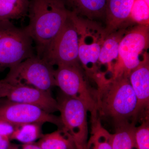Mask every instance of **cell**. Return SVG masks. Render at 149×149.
<instances>
[{
    "mask_svg": "<svg viewBox=\"0 0 149 149\" xmlns=\"http://www.w3.org/2000/svg\"><path fill=\"white\" fill-rule=\"evenodd\" d=\"M54 71L53 65L35 55L10 68L3 80L12 85H27L51 92L56 86Z\"/></svg>",
    "mask_w": 149,
    "mask_h": 149,
    "instance_id": "5b68a950",
    "label": "cell"
},
{
    "mask_svg": "<svg viewBox=\"0 0 149 149\" xmlns=\"http://www.w3.org/2000/svg\"><path fill=\"white\" fill-rule=\"evenodd\" d=\"M6 82L3 80H0V99L6 97L7 92Z\"/></svg>",
    "mask_w": 149,
    "mask_h": 149,
    "instance_id": "484cf974",
    "label": "cell"
},
{
    "mask_svg": "<svg viewBox=\"0 0 149 149\" xmlns=\"http://www.w3.org/2000/svg\"><path fill=\"white\" fill-rule=\"evenodd\" d=\"M79 35L74 22L68 15L63 27L54 39L42 58L52 65H80Z\"/></svg>",
    "mask_w": 149,
    "mask_h": 149,
    "instance_id": "ba28073f",
    "label": "cell"
},
{
    "mask_svg": "<svg viewBox=\"0 0 149 149\" xmlns=\"http://www.w3.org/2000/svg\"><path fill=\"white\" fill-rule=\"evenodd\" d=\"M33 42L26 27L18 28L10 20L0 21V72L35 56Z\"/></svg>",
    "mask_w": 149,
    "mask_h": 149,
    "instance_id": "277c9868",
    "label": "cell"
},
{
    "mask_svg": "<svg viewBox=\"0 0 149 149\" xmlns=\"http://www.w3.org/2000/svg\"><path fill=\"white\" fill-rule=\"evenodd\" d=\"M135 0H107L106 8V27L104 34L106 37L124 25L130 18Z\"/></svg>",
    "mask_w": 149,
    "mask_h": 149,
    "instance_id": "4fadbf2b",
    "label": "cell"
},
{
    "mask_svg": "<svg viewBox=\"0 0 149 149\" xmlns=\"http://www.w3.org/2000/svg\"><path fill=\"white\" fill-rule=\"evenodd\" d=\"M41 125L38 123H27L16 125L10 139L16 140L23 144L32 143L42 136Z\"/></svg>",
    "mask_w": 149,
    "mask_h": 149,
    "instance_id": "ffe728a7",
    "label": "cell"
},
{
    "mask_svg": "<svg viewBox=\"0 0 149 149\" xmlns=\"http://www.w3.org/2000/svg\"><path fill=\"white\" fill-rule=\"evenodd\" d=\"M91 131L86 149H112L113 134L102 125L97 114L91 115Z\"/></svg>",
    "mask_w": 149,
    "mask_h": 149,
    "instance_id": "2e32d148",
    "label": "cell"
},
{
    "mask_svg": "<svg viewBox=\"0 0 149 149\" xmlns=\"http://www.w3.org/2000/svg\"><path fill=\"white\" fill-rule=\"evenodd\" d=\"M0 119L15 125L27 123L42 125L49 123L59 129L63 127L60 117L48 113L35 106L8 100L0 102Z\"/></svg>",
    "mask_w": 149,
    "mask_h": 149,
    "instance_id": "30bf717a",
    "label": "cell"
},
{
    "mask_svg": "<svg viewBox=\"0 0 149 149\" xmlns=\"http://www.w3.org/2000/svg\"><path fill=\"white\" fill-rule=\"evenodd\" d=\"M36 144L42 149H77L72 138L61 129L42 135Z\"/></svg>",
    "mask_w": 149,
    "mask_h": 149,
    "instance_id": "e0dca14e",
    "label": "cell"
},
{
    "mask_svg": "<svg viewBox=\"0 0 149 149\" xmlns=\"http://www.w3.org/2000/svg\"><path fill=\"white\" fill-rule=\"evenodd\" d=\"M10 144L8 137L0 135V149H8Z\"/></svg>",
    "mask_w": 149,
    "mask_h": 149,
    "instance_id": "d4e9b609",
    "label": "cell"
},
{
    "mask_svg": "<svg viewBox=\"0 0 149 149\" xmlns=\"http://www.w3.org/2000/svg\"><path fill=\"white\" fill-rule=\"evenodd\" d=\"M129 19L141 25H149V4L144 0H135Z\"/></svg>",
    "mask_w": 149,
    "mask_h": 149,
    "instance_id": "44dd1931",
    "label": "cell"
},
{
    "mask_svg": "<svg viewBox=\"0 0 149 149\" xmlns=\"http://www.w3.org/2000/svg\"><path fill=\"white\" fill-rule=\"evenodd\" d=\"M129 81L138 101V120L149 117V56L144 55L140 64L129 74Z\"/></svg>",
    "mask_w": 149,
    "mask_h": 149,
    "instance_id": "7c38bea8",
    "label": "cell"
},
{
    "mask_svg": "<svg viewBox=\"0 0 149 149\" xmlns=\"http://www.w3.org/2000/svg\"><path fill=\"white\" fill-rule=\"evenodd\" d=\"M95 90L96 110L100 119L112 122L114 127L138 121V101L125 74L104 78Z\"/></svg>",
    "mask_w": 149,
    "mask_h": 149,
    "instance_id": "6da1fadb",
    "label": "cell"
},
{
    "mask_svg": "<svg viewBox=\"0 0 149 149\" xmlns=\"http://www.w3.org/2000/svg\"><path fill=\"white\" fill-rule=\"evenodd\" d=\"M29 0H0V21L18 19L28 13Z\"/></svg>",
    "mask_w": 149,
    "mask_h": 149,
    "instance_id": "d6986e66",
    "label": "cell"
},
{
    "mask_svg": "<svg viewBox=\"0 0 149 149\" xmlns=\"http://www.w3.org/2000/svg\"><path fill=\"white\" fill-rule=\"evenodd\" d=\"M135 136L136 149H149V117L142 120L141 125L136 127Z\"/></svg>",
    "mask_w": 149,
    "mask_h": 149,
    "instance_id": "7402d4cb",
    "label": "cell"
},
{
    "mask_svg": "<svg viewBox=\"0 0 149 149\" xmlns=\"http://www.w3.org/2000/svg\"><path fill=\"white\" fill-rule=\"evenodd\" d=\"M149 45V25H138L126 32L121 39L119 54L112 76L130 72L141 63Z\"/></svg>",
    "mask_w": 149,
    "mask_h": 149,
    "instance_id": "8992f818",
    "label": "cell"
},
{
    "mask_svg": "<svg viewBox=\"0 0 149 149\" xmlns=\"http://www.w3.org/2000/svg\"><path fill=\"white\" fill-rule=\"evenodd\" d=\"M127 30L124 25L106 37L101 49L99 58L100 66L102 65L108 66L107 71L112 73L113 62L117 60L119 54V45L123 37Z\"/></svg>",
    "mask_w": 149,
    "mask_h": 149,
    "instance_id": "5bb4252c",
    "label": "cell"
},
{
    "mask_svg": "<svg viewBox=\"0 0 149 149\" xmlns=\"http://www.w3.org/2000/svg\"><path fill=\"white\" fill-rule=\"evenodd\" d=\"M15 126L16 125L0 119V135L10 139V136L14 131Z\"/></svg>",
    "mask_w": 149,
    "mask_h": 149,
    "instance_id": "603a6c76",
    "label": "cell"
},
{
    "mask_svg": "<svg viewBox=\"0 0 149 149\" xmlns=\"http://www.w3.org/2000/svg\"><path fill=\"white\" fill-rule=\"evenodd\" d=\"M69 10L93 20L105 15L107 0H63Z\"/></svg>",
    "mask_w": 149,
    "mask_h": 149,
    "instance_id": "9a60e30c",
    "label": "cell"
},
{
    "mask_svg": "<svg viewBox=\"0 0 149 149\" xmlns=\"http://www.w3.org/2000/svg\"><path fill=\"white\" fill-rule=\"evenodd\" d=\"M136 124L126 122L115 127L113 134L112 149H136L135 141Z\"/></svg>",
    "mask_w": 149,
    "mask_h": 149,
    "instance_id": "ac0fdd59",
    "label": "cell"
},
{
    "mask_svg": "<svg viewBox=\"0 0 149 149\" xmlns=\"http://www.w3.org/2000/svg\"><path fill=\"white\" fill-rule=\"evenodd\" d=\"M147 3L149 4V0H144Z\"/></svg>",
    "mask_w": 149,
    "mask_h": 149,
    "instance_id": "4316f807",
    "label": "cell"
},
{
    "mask_svg": "<svg viewBox=\"0 0 149 149\" xmlns=\"http://www.w3.org/2000/svg\"><path fill=\"white\" fill-rule=\"evenodd\" d=\"M58 111L63 127L62 130L69 135L77 149H86L88 141L87 106L83 101L62 95L58 100Z\"/></svg>",
    "mask_w": 149,
    "mask_h": 149,
    "instance_id": "52a82bcc",
    "label": "cell"
},
{
    "mask_svg": "<svg viewBox=\"0 0 149 149\" xmlns=\"http://www.w3.org/2000/svg\"><path fill=\"white\" fill-rule=\"evenodd\" d=\"M63 0H29L26 28L35 43L37 56L42 58L68 18Z\"/></svg>",
    "mask_w": 149,
    "mask_h": 149,
    "instance_id": "7a4b0ae2",
    "label": "cell"
},
{
    "mask_svg": "<svg viewBox=\"0 0 149 149\" xmlns=\"http://www.w3.org/2000/svg\"><path fill=\"white\" fill-rule=\"evenodd\" d=\"M54 77L56 86L63 94L83 101L91 115L97 113L95 90L88 85L80 65L58 66L55 70Z\"/></svg>",
    "mask_w": 149,
    "mask_h": 149,
    "instance_id": "9c48e42d",
    "label": "cell"
},
{
    "mask_svg": "<svg viewBox=\"0 0 149 149\" xmlns=\"http://www.w3.org/2000/svg\"><path fill=\"white\" fill-rule=\"evenodd\" d=\"M69 15L79 33V61L87 77L97 84L105 75L100 70L99 63L100 52L106 37L104 29L93 20L85 19L70 11Z\"/></svg>",
    "mask_w": 149,
    "mask_h": 149,
    "instance_id": "3957f363",
    "label": "cell"
},
{
    "mask_svg": "<svg viewBox=\"0 0 149 149\" xmlns=\"http://www.w3.org/2000/svg\"><path fill=\"white\" fill-rule=\"evenodd\" d=\"M8 149H42L37 144H23L21 146L10 144Z\"/></svg>",
    "mask_w": 149,
    "mask_h": 149,
    "instance_id": "cb8c5ba5",
    "label": "cell"
},
{
    "mask_svg": "<svg viewBox=\"0 0 149 149\" xmlns=\"http://www.w3.org/2000/svg\"><path fill=\"white\" fill-rule=\"evenodd\" d=\"M6 83V97L8 100L35 106L49 113L58 111L57 101L53 97L51 92L27 85Z\"/></svg>",
    "mask_w": 149,
    "mask_h": 149,
    "instance_id": "8fae6325",
    "label": "cell"
}]
</instances>
